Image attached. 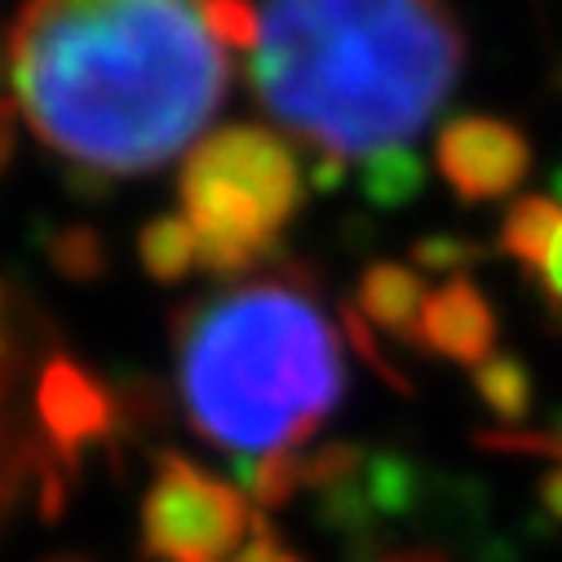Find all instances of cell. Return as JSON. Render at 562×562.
I'll return each instance as SVG.
<instances>
[{"instance_id": "6da1fadb", "label": "cell", "mask_w": 562, "mask_h": 562, "mask_svg": "<svg viewBox=\"0 0 562 562\" xmlns=\"http://www.w3.org/2000/svg\"><path fill=\"white\" fill-rule=\"evenodd\" d=\"M19 115L80 187L143 178L204 143L231 49L204 0H27L10 32Z\"/></svg>"}, {"instance_id": "7a4b0ae2", "label": "cell", "mask_w": 562, "mask_h": 562, "mask_svg": "<svg viewBox=\"0 0 562 562\" xmlns=\"http://www.w3.org/2000/svg\"><path fill=\"white\" fill-rule=\"evenodd\" d=\"M465 71L448 0H261L257 106L328 160L412 147Z\"/></svg>"}, {"instance_id": "3957f363", "label": "cell", "mask_w": 562, "mask_h": 562, "mask_svg": "<svg viewBox=\"0 0 562 562\" xmlns=\"http://www.w3.org/2000/svg\"><path fill=\"white\" fill-rule=\"evenodd\" d=\"M173 368L191 430L257 461L297 452L346 394L341 333L297 274H261L187 306Z\"/></svg>"}, {"instance_id": "277c9868", "label": "cell", "mask_w": 562, "mask_h": 562, "mask_svg": "<svg viewBox=\"0 0 562 562\" xmlns=\"http://www.w3.org/2000/svg\"><path fill=\"white\" fill-rule=\"evenodd\" d=\"M178 200L200 239V270L239 279L297 217L302 160L279 133L231 124L187 156Z\"/></svg>"}, {"instance_id": "5b68a950", "label": "cell", "mask_w": 562, "mask_h": 562, "mask_svg": "<svg viewBox=\"0 0 562 562\" xmlns=\"http://www.w3.org/2000/svg\"><path fill=\"white\" fill-rule=\"evenodd\" d=\"M244 496L187 461L160 452L156 483L143 496V544L156 562H222L235 558L252 531Z\"/></svg>"}, {"instance_id": "8992f818", "label": "cell", "mask_w": 562, "mask_h": 562, "mask_svg": "<svg viewBox=\"0 0 562 562\" xmlns=\"http://www.w3.org/2000/svg\"><path fill=\"white\" fill-rule=\"evenodd\" d=\"M439 178L461 204H492L522 187L531 173L527 133L496 115H457L439 128L435 143Z\"/></svg>"}, {"instance_id": "52a82bcc", "label": "cell", "mask_w": 562, "mask_h": 562, "mask_svg": "<svg viewBox=\"0 0 562 562\" xmlns=\"http://www.w3.org/2000/svg\"><path fill=\"white\" fill-rule=\"evenodd\" d=\"M36 426L41 439L71 470H80V452L111 439L124 426L120 390L58 350L36 376Z\"/></svg>"}, {"instance_id": "ba28073f", "label": "cell", "mask_w": 562, "mask_h": 562, "mask_svg": "<svg viewBox=\"0 0 562 562\" xmlns=\"http://www.w3.org/2000/svg\"><path fill=\"white\" fill-rule=\"evenodd\" d=\"M416 346L430 355H443L452 363H465V368H479L496 355V311L474 279H465V274L448 279L426 302Z\"/></svg>"}, {"instance_id": "9c48e42d", "label": "cell", "mask_w": 562, "mask_h": 562, "mask_svg": "<svg viewBox=\"0 0 562 562\" xmlns=\"http://www.w3.org/2000/svg\"><path fill=\"white\" fill-rule=\"evenodd\" d=\"M426 284L420 274L403 261H372L363 274H359V289H355V311L385 328L390 337L416 346L420 337V315H426Z\"/></svg>"}, {"instance_id": "30bf717a", "label": "cell", "mask_w": 562, "mask_h": 562, "mask_svg": "<svg viewBox=\"0 0 562 562\" xmlns=\"http://www.w3.org/2000/svg\"><path fill=\"white\" fill-rule=\"evenodd\" d=\"M558 231H562L558 195H522V200L509 204V213L501 222V252L514 257L527 274H540Z\"/></svg>"}, {"instance_id": "8fae6325", "label": "cell", "mask_w": 562, "mask_h": 562, "mask_svg": "<svg viewBox=\"0 0 562 562\" xmlns=\"http://www.w3.org/2000/svg\"><path fill=\"white\" fill-rule=\"evenodd\" d=\"M137 261L156 279V284H178L200 266V239L195 226L182 213H165L156 222L143 226L137 235Z\"/></svg>"}, {"instance_id": "7c38bea8", "label": "cell", "mask_w": 562, "mask_h": 562, "mask_svg": "<svg viewBox=\"0 0 562 562\" xmlns=\"http://www.w3.org/2000/svg\"><path fill=\"white\" fill-rule=\"evenodd\" d=\"M426 187V165L416 160L412 147H390L363 160V195L376 209H403Z\"/></svg>"}, {"instance_id": "4fadbf2b", "label": "cell", "mask_w": 562, "mask_h": 562, "mask_svg": "<svg viewBox=\"0 0 562 562\" xmlns=\"http://www.w3.org/2000/svg\"><path fill=\"white\" fill-rule=\"evenodd\" d=\"M474 390L487 403V412H496L501 420H527V412L536 403L531 372L514 355H492L487 363H479L474 368Z\"/></svg>"}, {"instance_id": "5bb4252c", "label": "cell", "mask_w": 562, "mask_h": 562, "mask_svg": "<svg viewBox=\"0 0 562 562\" xmlns=\"http://www.w3.org/2000/svg\"><path fill=\"white\" fill-rule=\"evenodd\" d=\"M41 252L71 284H89L106 270V244L93 226H49L41 231Z\"/></svg>"}, {"instance_id": "9a60e30c", "label": "cell", "mask_w": 562, "mask_h": 562, "mask_svg": "<svg viewBox=\"0 0 562 562\" xmlns=\"http://www.w3.org/2000/svg\"><path fill=\"white\" fill-rule=\"evenodd\" d=\"M239 479H244V487L257 505L279 509L306 487V457L270 452V457H257V461H239Z\"/></svg>"}, {"instance_id": "2e32d148", "label": "cell", "mask_w": 562, "mask_h": 562, "mask_svg": "<svg viewBox=\"0 0 562 562\" xmlns=\"http://www.w3.org/2000/svg\"><path fill=\"white\" fill-rule=\"evenodd\" d=\"M204 14H209L213 36L226 49L252 54V45L261 36V5H252V0H204Z\"/></svg>"}, {"instance_id": "e0dca14e", "label": "cell", "mask_w": 562, "mask_h": 562, "mask_svg": "<svg viewBox=\"0 0 562 562\" xmlns=\"http://www.w3.org/2000/svg\"><path fill=\"white\" fill-rule=\"evenodd\" d=\"M412 261L420 266V270H443V274H452V279H461L474 261H483V248L479 244H470L465 235H430V239H420L416 248H412Z\"/></svg>"}, {"instance_id": "ac0fdd59", "label": "cell", "mask_w": 562, "mask_h": 562, "mask_svg": "<svg viewBox=\"0 0 562 562\" xmlns=\"http://www.w3.org/2000/svg\"><path fill=\"white\" fill-rule=\"evenodd\" d=\"M231 562H306V558H297L284 540H279V536L257 518L252 531H248V540L239 544V553H235Z\"/></svg>"}, {"instance_id": "d6986e66", "label": "cell", "mask_w": 562, "mask_h": 562, "mask_svg": "<svg viewBox=\"0 0 562 562\" xmlns=\"http://www.w3.org/2000/svg\"><path fill=\"white\" fill-rule=\"evenodd\" d=\"M14 120H19V102H14V98H0V178L10 173V165H14V147H19V128H14Z\"/></svg>"}, {"instance_id": "ffe728a7", "label": "cell", "mask_w": 562, "mask_h": 562, "mask_svg": "<svg viewBox=\"0 0 562 562\" xmlns=\"http://www.w3.org/2000/svg\"><path fill=\"white\" fill-rule=\"evenodd\" d=\"M540 284H544V297H549L553 306H562V231H558V239H553V248H549V261H544V270H540Z\"/></svg>"}, {"instance_id": "44dd1931", "label": "cell", "mask_w": 562, "mask_h": 562, "mask_svg": "<svg viewBox=\"0 0 562 562\" xmlns=\"http://www.w3.org/2000/svg\"><path fill=\"white\" fill-rule=\"evenodd\" d=\"M368 562H448V553H443V549L416 544V549H385V553H372Z\"/></svg>"}, {"instance_id": "7402d4cb", "label": "cell", "mask_w": 562, "mask_h": 562, "mask_svg": "<svg viewBox=\"0 0 562 562\" xmlns=\"http://www.w3.org/2000/svg\"><path fill=\"white\" fill-rule=\"evenodd\" d=\"M540 501H544V509L562 522V465H558V470H549V474L540 479Z\"/></svg>"}, {"instance_id": "603a6c76", "label": "cell", "mask_w": 562, "mask_h": 562, "mask_svg": "<svg viewBox=\"0 0 562 562\" xmlns=\"http://www.w3.org/2000/svg\"><path fill=\"white\" fill-rule=\"evenodd\" d=\"M45 562H89V558H80V553H54V558H45Z\"/></svg>"}, {"instance_id": "cb8c5ba5", "label": "cell", "mask_w": 562, "mask_h": 562, "mask_svg": "<svg viewBox=\"0 0 562 562\" xmlns=\"http://www.w3.org/2000/svg\"><path fill=\"white\" fill-rule=\"evenodd\" d=\"M553 195H558V200H562V169H558V173H553Z\"/></svg>"}, {"instance_id": "d4e9b609", "label": "cell", "mask_w": 562, "mask_h": 562, "mask_svg": "<svg viewBox=\"0 0 562 562\" xmlns=\"http://www.w3.org/2000/svg\"><path fill=\"white\" fill-rule=\"evenodd\" d=\"M5 302H10V293H5V284H0V319H5Z\"/></svg>"}]
</instances>
